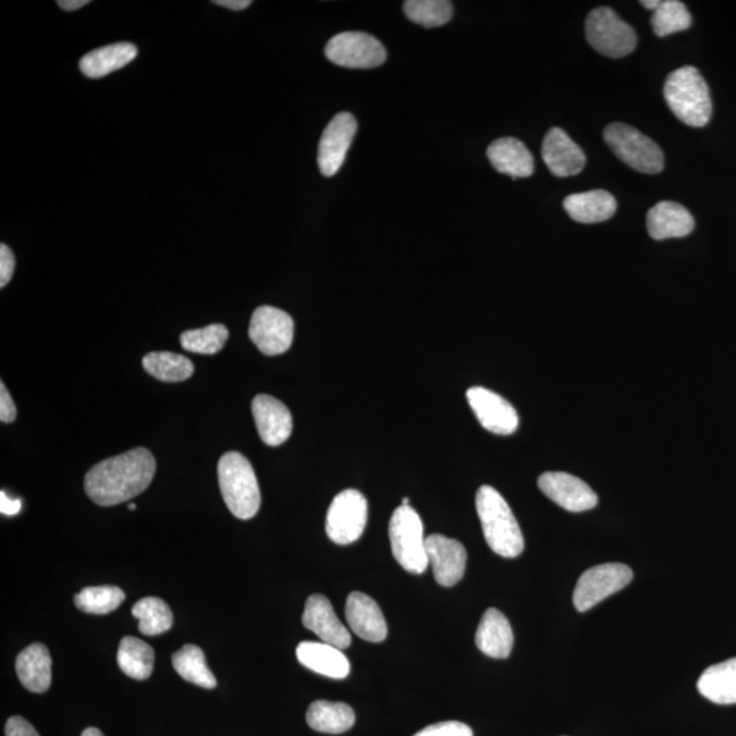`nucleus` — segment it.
<instances>
[{"label":"nucleus","instance_id":"58836bf2","mask_svg":"<svg viewBox=\"0 0 736 736\" xmlns=\"http://www.w3.org/2000/svg\"><path fill=\"white\" fill-rule=\"evenodd\" d=\"M15 418H17V407H15L12 396L2 382L0 383V420H2V424H12Z\"/></svg>","mask_w":736,"mask_h":736},{"label":"nucleus","instance_id":"6e6552de","mask_svg":"<svg viewBox=\"0 0 736 736\" xmlns=\"http://www.w3.org/2000/svg\"><path fill=\"white\" fill-rule=\"evenodd\" d=\"M633 580V572L624 564H603L591 567L582 573L578 580L573 604L580 613L591 610L602 603L604 599L613 597L629 586Z\"/></svg>","mask_w":736,"mask_h":736},{"label":"nucleus","instance_id":"a19ab883","mask_svg":"<svg viewBox=\"0 0 736 736\" xmlns=\"http://www.w3.org/2000/svg\"><path fill=\"white\" fill-rule=\"evenodd\" d=\"M0 511H2L3 514H7V516H15V514H19L21 511V501L10 500L2 491L0 492Z\"/></svg>","mask_w":736,"mask_h":736},{"label":"nucleus","instance_id":"39448f33","mask_svg":"<svg viewBox=\"0 0 736 736\" xmlns=\"http://www.w3.org/2000/svg\"><path fill=\"white\" fill-rule=\"evenodd\" d=\"M394 559L405 571L421 575L429 567L424 523L410 506H398L389 524Z\"/></svg>","mask_w":736,"mask_h":736},{"label":"nucleus","instance_id":"a878e982","mask_svg":"<svg viewBox=\"0 0 736 736\" xmlns=\"http://www.w3.org/2000/svg\"><path fill=\"white\" fill-rule=\"evenodd\" d=\"M138 56L137 47L132 42H115V45L97 48L81 59L79 69L86 77L99 79L116 72Z\"/></svg>","mask_w":736,"mask_h":736},{"label":"nucleus","instance_id":"bb28decb","mask_svg":"<svg viewBox=\"0 0 736 736\" xmlns=\"http://www.w3.org/2000/svg\"><path fill=\"white\" fill-rule=\"evenodd\" d=\"M701 696L719 706L736 703V658L711 665L697 682Z\"/></svg>","mask_w":736,"mask_h":736},{"label":"nucleus","instance_id":"c85d7f7f","mask_svg":"<svg viewBox=\"0 0 736 736\" xmlns=\"http://www.w3.org/2000/svg\"><path fill=\"white\" fill-rule=\"evenodd\" d=\"M118 664L130 678L148 679L155 667L154 648L138 638L124 637L118 649Z\"/></svg>","mask_w":736,"mask_h":736},{"label":"nucleus","instance_id":"cd10ccee","mask_svg":"<svg viewBox=\"0 0 736 736\" xmlns=\"http://www.w3.org/2000/svg\"><path fill=\"white\" fill-rule=\"evenodd\" d=\"M306 720L317 733L344 734L354 727L356 717L354 709L344 702L318 700L308 708Z\"/></svg>","mask_w":736,"mask_h":736},{"label":"nucleus","instance_id":"f704fd0d","mask_svg":"<svg viewBox=\"0 0 736 736\" xmlns=\"http://www.w3.org/2000/svg\"><path fill=\"white\" fill-rule=\"evenodd\" d=\"M124 598V592L118 587H88L75 594L74 603L84 613L102 615L116 610Z\"/></svg>","mask_w":736,"mask_h":736},{"label":"nucleus","instance_id":"412c9836","mask_svg":"<svg viewBox=\"0 0 736 736\" xmlns=\"http://www.w3.org/2000/svg\"><path fill=\"white\" fill-rule=\"evenodd\" d=\"M296 658L306 668L328 678L344 679L351 671L349 660L343 649L327 642H300L296 648Z\"/></svg>","mask_w":736,"mask_h":736},{"label":"nucleus","instance_id":"4c0bfd02","mask_svg":"<svg viewBox=\"0 0 736 736\" xmlns=\"http://www.w3.org/2000/svg\"><path fill=\"white\" fill-rule=\"evenodd\" d=\"M15 258L9 246H0V286L4 289L13 278Z\"/></svg>","mask_w":736,"mask_h":736},{"label":"nucleus","instance_id":"c9c22d12","mask_svg":"<svg viewBox=\"0 0 736 736\" xmlns=\"http://www.w3.org/2000/svg\"><path fill=\"white\" fill-rule=\"evenodd\" d=\"M229 335V329L224 324L213 323L207 328L182 333L181 344L184 349L194 354L214 355L224 348Z\"/></svg>","mask_w":736,"mask_h":736},{"label":"nucleus","instance_id":"dca6fc26","mask_svg":"<svg viewBox=\"0 0 736 736\" xmlns=\"http://www.w3.org/2000/svg\"><path fill=\"white\" fill-rule=\"evenodd\" d=\"M541 156L552 175L571 177L578 175L587 164V157L580 146L560 127L547 133Z\"/></svg>","mask_w":736,"mask_h":736},{"label":"nucleus","instance_id":"37998d69","mask_svg":"<svg viewBox=\"0 0 736 736\" xmlns=\"http://www.w3.org/2000/svg\"><path fill=\"white\" fill-rule=\"evenodd\" d=\"M89 3V0H59L58 7L66 10V12H75V10L83 9Z\"/></svg>","mask_w":736,"mask_h":736},{"label":"nucleus","instance_id":"ddd939ff","mask_svg":"<svg viewBox=\"0 0 736 736\" xmlns=\"http://www.w3.org/2000/svg\"><path fill=\"white\" fill-rule=\"evenodd\" d=\"M469 407L487 431L511 436L518 429V415L513 405L489 389L475 387L467 392Z\"/></svg>","mask_w":736,"mask_h":736},{"label":"nucleus","instance_id":"79ce46f5","mask_svg":"<svg viewBox=\"0 0 736 736\" xmlns=\"http://www.w3.org/2000/svg\"><path fill=\"white\" fill-rule=\"evenodd\" d=\"M214 4H218V7L230 9V10H235V12H241V10H245L248 7H252V0H214Z\"/></svg>","mask_w":736,"mask_h":736},{"label":"nucleus","instance_id":"20e7f679","mask_svg":"<svg viewBox=\"0 0 736 736\" xmlns=\"http://www.w3.org/2000/svg\"><path fill=\"white\" fill-rule=\"evenodd\" d=\"M218 475L221 494L231 513L241 519L256 516L261 507V491L250 462L241 453H225L220 458Z\"/></svg>","mask_w":736,"mask_h":736},{"label":"nucleus","instance_id":"473e14b6","mask_svg":"<svg viewBox=\"0 0 736 736\" xmlns=\"http://www.w3.org/2000/svg\"><path fill=\"white\" fill-rule=\"evenodd\" d=\"M651 23L654 35L667 37L689 29L691 15L685 3L679 2V0H663L654 10Z\"/></svg>","mask_w":736,"mask_h":736},{"label":"nucleus","instance_id":"7ed1b4c3","mask_svg":"<svg viewBox=\"0 0 736 736\" xmlns=\"http://www.w3.org/2000/svg\"><path fill=\"white\" fill-rule=\"evenodd\" d=\"M664 99L674 115L687 126L703 127L711 121V95L696 68L685 66L671 73L664 84Z\"/></svg>","mask_w":736,"mask_h":736},{"label":"nucleus","instance_id":"4be33fe9","mask_svg":"<svg viewBox=\"0 0 736 736\" xmlns=\"http://www.w3.org/2000/svg\"><path fill=\"white\" fill-rule=\"evenodd\" d=\"M476 647L492 659L511 657L514 636L511 624L500 610L486 611L476 631Z\"/></svg>","mask_w":736,"mask_h":736},{"label":"nucleus","instance_id":"2eb2a0df","mask_svg":"<svg viewBox=\"0 0 736 736\" xmlns=\"http://www.w3.org/2000/svg\"><path fill=\"white\" fill-rule=\"evenodd\" d=\"M427 556L434 577L442 587H453L462 581L467 567V550L458 540L443 535L426 538Z\"/></svg>","mask_w":736,"mask_h":736},{"label":"nucleus","instance_id":"b1692460","mask_svg":"<svg viewBox=\"0 0 736 736\" xmlns=\"http://www.w3.org/2000/svg\"><path fill=\"white\" fill-rule=\"evenodd\" d=\"M51 654L46 646L36 642L24 649L15 660V670L21 684L32 692H45L52 682Z\"/></svg>","mask_w":736,"mask_h":736},{"label":"nucleus","instance_id":"4468645a","mask_svg":"<svg viewBox=\"0 0 736 736\" xmlns=\"http://www.w3.org/2000/svg\"><path fill=\"white\" fill-rule=\"evenodd\" d=\"M538 486L545 496L567 512L591 511L599 502L597 492L571 474L545 473L540 476Z\"/></svg>","mask_w":736,"mask_h":736},{"label":"nucleus","instance_id":"e433bc0d","mask_svg":"<svg viewBox=\"0 0 736 736\" xmlns=\"http://www.w3.org/2000/svg\"><path fill=\"white\" fill-rule=\"evenodd\" d=\"M414 736H474V731L467 724L451 720L429 725Z\"/></svg>","mask_w":736,"mask_h":736},{"label":"nucleus","instance_id":"f257e3e1","mask_svg":"<svg viewBox=\"0 0 736 736\" xmlns=\"http://www.w3.org/2000/svg\"><path fill=\"white\" fill-rule=\"evenodd\" d=\"M155 474L154 454L137 447L95 465L86 474L85 491L97 505H119L148 489Z\"/></svg>","mask_w":736,"mask_h":736},{"label":"nucleus","instance_id":"f3484780","mask_svg":"<svg viewBox=\"0 0 736 736\" xmlns=\"http://www.w3.org/2000/svg\"><path fill=\"white\" fill-rule=\"evenodd\" d=\"M253 415L259 437L269 446H280L292 434V415L280 400L259 394L253 400Z\"/></svg>","mask_w":736,"mask_h":736},{"label":"nucleus","instance_id":"c756f323","mask_svg":"<svg viewBox=\"0 0 736 736\" xmlns=\"http://www.w3.org/2000/svg\"><path fill=\"white\" fill-rule=\"evenodd\" d=\"M173 668L183 679L192 684L214 689L218 686L212 671L209 670L205 653L197 646H186L172 657Z\"/></svg>","mask_w":736,"mask_h":736},{"label":"nucleus","instance_id":"9d476101","mask_svg":"<svg viewBox=\"0 0 736 736\" xmlns=\"http://www.w3.org/2000/svg\"><path fill=\"white\" fill-rule=\"evenodd\" d=\"M366 496L357 490H345L334 498L327 516V533L335 544L346 545L360 539L367 525Z\"/></svg>","mask_w":736,"mask_h":736},{"label":"nucleus","instance_id":"a211bd4d","mask_svg":"<svg viewBox=\"0 0 736 736\" xmlns=\"http://www.w3.org/2000/svg\"><path fill=\"white\" fill-rule=\"evenodd\" d=\"M345 616L351 630L363 640L382 642L388 636V625L380 605L361 592H352L346 599Z\"/></svg>","mask_w":736,"mask_h":736},{"label":"nucleus","instance_id":"ea45409f","mask_svg":"<svg viewBox=\"0 0 736 736\" xmlns=\"http://www.w3.org/2000/svg\"><path fill=\"white\" fill-rule=\"evenodd\" d=\"M4 731H7V736H40L34 725L21 716L10 717Z\"/></svg>","mask_w":736,"mask_h":736},{"label":"nucleus","instance_id":"393cba45","mask_svg":"<svg viewBox=\"0 0 736 736\" xmlns=\"http://www.w3.org/2000/svg\"><path fill=\"white\" fill-rule=\"evenodd\" d=\"M564 208L577 223L597 224L613 218L616 201L609 192L592 191L566 197Z\"/></svg>","mask_w":736,"mask_h":736},{"label":"nucleus","instance_id":"49530a36","mask_svg":"<svg viewBox=\"0 0 736 736\" xmlns=\"http://www.w3.org/2000/svg\"><path fill=\"white\" fill-rule=\"evenodd\" d=\"M402 505H403V506H409V500H408V498H404Z\"/></svg>","mask_w":736,"mask_h":736},{"label":"nucleus","instance_id":"2f4dec72","mask_svg":"<svg viewBox=\"0 0 736 736\" xmlns=\"http://www.w3.org/2000/svg\"><path fill=\"white\" fill-rule=\"evenodd\" d=\"M133 615L139 621L138 629L145 636H159L171 629L173 615L164 600L140 599L133 608Z\"/></svg>","mask_w":736,"mask_h":736},{"label":"nucleus","instance_id":"c03bdc74","mask_svg":"<svg viewBox=\"0 0 736 736\" xmlns=\"http://www.w3.org/2000/svg\"><path fill=\"white\" fill-rule=\"evenodd\" d=\"M641 4H642L643 8L649 9V10H653V12H654V10L658 9L660 2H659V0H643V2H641Z\"/></svg>","mask_w":736,"mask_h":736},{"label":"nucleus","instance_id":"7c9ffc66","mask_svg":"<svg viewBox=\"0 0 736 736\" xmlns=\"http://www.w3.org/2000/svg\"><path fill=\"white\" fill-rule=\"evenodd\" d=\"M143 365L151 377L162 382H182L194 375L192 360L172 352H151L144 357Z\"/></svg>","mask_w":736,"mask_h":736},{"label":"nucleus","instance_id":"0eeeda50","mask_svg":"<svg viewBox=\"0 0 736 736\" xmlns=\"http://www.w3.org/2000/svg\"><path fill=\"white\" fill-rule=\"evenodd\" d=\"M589 45L609 58L629 56L637 46V35L629 24L622 21L614 10L599 8L589 13L586 21Z\"/></svg>","mask_w":736,"mask_h":736},{"label":"nucleus","instance_id":"5701e85b","mask_svg":"<svg viewBox=\"0 0 736 736\" xmlns=\"http://www.w3.org/2000/svg\"><path fill=\"white\" fill-rule=\"evenodd\" d=\"M492 167L498 172L517 177H529L535 171L533 156L522 140L506 137L494 140L487 149Z\"/></svg>","mask_w":736,"mask_h":736},{"label":"nucleus","instance_id":"f03ea898","mask_svg":"<svg viewBox=\"0 0 736 736\" xmlns=\"http://www.w3.org/2000/svg\"><path fill=\"white\" fill-rule=\"evenodd\" d=\"M476 511L490 549L503 559H517L524 551L522 528L505 498L494 487L481 486L476 494Z\"/></svg>","mask_w":736,"mask_h":736},{"label":"nucleus","instance_id":"72a5a7b5","mask_svg":"<svg viewBox=\"0 0 736 736\" xmlns=\"http://www.w3.org/2000/svg\"><path fill=\"white\" fill-rule=\"evenodd\" d=\"M404 13L413 23L425 28H437L453 17V3L449 0H408Z\"/></svg>","mask_w":736,"mask_h":736},{"label":"nucleus","instance_id":"6ab92c4d","mask_svg":"<svg viewBox=\"0 0 736 736\" xmlns=\"http://www.w3.org/2000/svg\"><path fill=\"white\" fill-rule=\"evenodd\" d=\"M303 625L316 633L322 642L340 649L351 646L349 631L335 615L332 603L322 594H312L307 599Z\"/></svg>","mask_w":736,"mask_h":736},{"label":"nucleus","instance_id":"423d86ee","mask_svg":"<svg viewBox=\"0 0 736 736\" xmlns=\"http://www.w3.org/2000/svg\"><path fill=\"white\" fill-rule=\"evenodd\" d=\"M605 143L633 170L659 173L664 168V155L651 138L625 123H613L604 130Z\"/></svg>","mask_w":736,"mask_h":736},{"label":"nucleus","instance_id":"aec40b11","mask_svg":"<svg viewBox=\"0 0 736 736\" xmlns=\"http://www.w3.org/2000/svg\"><path fill=\"white\" fill-rule=\"evenodd\" d=\"M695 225L696 221L689 210L678 203H659L647 216V229L654 241L685 237L691 234Z\"/></svg>","mask_w":736,"mask_h":736},{"label":"nucleus","instance_id":"de8ad7c7","mask_svg":"<svg viewBox=\"0 0 736 736\" xmlns=\"http://www.w3.org/2000/svg\"><path fill=\"white\" fill-rule=\"evenodd\" d=\"M128 508H130V511H135V508H137V506H135L134 503H130Z\"/></svg>","mask_w":736,"mask_h":736},{"label":"nucleus","instance_id":"a18cd8bd","mask_svg":"<svg viewBox=\"0 0 736 736\" xmlns=\"http://www.w3.org/2000/svg\"><path fill=\"white\" fill-rule=\"evenodd\" d=\"M81 736H105L99 728L89 727L86 728Z\"/></svg>","mask_w":736,"mask_h":736},{"label":"nucleus","instance_id":"f8f14e48","mask_svg":"<svg viewBox=\"0 0 736 736\" xmlns=\"http://www.w3.org/2000/svg\"><path fill=\"white\" fill-rule=\"evenodd\" d=\"M356 132V119L349 112H340L330 121L318 148V165L323 176H334L343 167Z\"/></svg>","mask_w":736,"mask_h":736},{"label":"nucleus","instance_id":"9b49d317","mask_svg":"<svg viewBox=\"0 0 736 736\" xmlns=\"http://www.w3.org/2000/svg\"><path fill=\"white\" fill-rule=\"evenodd\" d=\"M248 335L262 354H284L294 341V319L280 308L258 307L253 314Z\"/></svg>","mask_w":736,"mask_h":736},{"label":"nucleus","instance_id":"1a4fd4ad","mask_svg":"<svg viewBox=\"0 0 736 736\" xmlns=\"http://www.w3.org/2000/svg\"><path fill=\"white\" fill-rule=\"evenodd\" d=\"M324 56L338 66L365 70L381 66L388 53L375 36L365 32H344L330 39Z\"/></svg>","mask_w":736,"mask_h":736}]
</instances>
